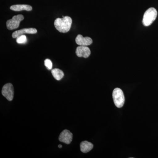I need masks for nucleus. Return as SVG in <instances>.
<instances>
[{"label":"nucleus","mask_w":158,"mask_h":158,"mask_svg":"<svg viewBox=\"0 0 158 158\" xmlns=\"http://www.w3.org/2000/svg\"><path fill=\"white\" fill-rule=\"evenodd\" d=\"M59 139V141L65 144H70L73 140L72 133L68 130H64L60 134Z\"/></svg>","instance_id":"6"},{"label":"nucleus","mask_w":158,"mask_h":158,"mask_svg":"<svg viewBox=\"0 0 158 158\" xmlns=\"http://www.w3.org/2000/svg\"><path fill=\"white\" fill-rule=\"evenodd\" d=\"M94 145L92 143L88 141H82L80 144L81 151L83 153H88L93 148Z\"/></svg>","instance_id":"10"},{"label":"nucleus","mask_w":158,"mask_h":158,"mask_svg":"<svg viewBox=\"0 0 158 158\" xmlns=\"http://www.w3.org/2000/svg\"><path fill=\"white\" fill-rule=\"evenodd\" d=\"M76 42L79 46H87L92 44L93 41L90 37H84L82 35L79 34L75 39Z\"/></svg>","instance_id":"8"},{"label":"nucleus","mask_w":158,"mask_h":158,"mask_svg":"<svg viewBox=\"0 0 158 158\" xmlns=\"http://www.w3.org/2000/svg\"><path fill=\"white\" fill-rule=\"evenodd\" d=\"M44 65L48 69L50 70L52 67V63L49 59H46L44 61Z\"/></svg>","instance_id":"14"},{"label":"nucleus","mask_w":158,"mask_h":158,"mask_svg":"<svg viewBox=\"0 0 158 158\" xmlns=\"http://www.w3.org/2000/svg\"><path fill=\"white\" fill-rule=\"evenodd\" d=\"M72 24V19L69 16L57 18L54 22L55 27L59 32L65 33L69 31Z\"/></svg>","instance_id":"1"},{"label":"nucleus","mask_w":158,"mask_h":158,"mask_svg":"<svg viewBox=\"0 0 158 158\" xmlns=\"http://www.w3.org/2000/svg\"><path fill=\"white\" fill-rule=\"evenodd\" d=\"M91 52L90 48L87 46H79L76 49V54L79 57H84L85 58H88L90 56Z\"/></svg>","instance_id":"7"},{"label":"nucleus","mask_w":158,"mask_h":158,"mask_svg":"<svg viewBox=\"0 0 158 158\" xmlns=\"http://www.w3.org/2000/svg\"><path fill=\"white\" fill-rule=\"evenodd\" d=\"M16 42L19 44L26 43L27 42V37L25 35H21L16 38Z\"/></svg>","instance_id":"13"},{"label":"nucleus","mask_w":158,"mask_h":158,"mask_svg":"<svg viewBox=\"0 0 158 158\" xmlns=\"http://www.w3.org/2000/svg\"><path fill=\"white\" fill-rule=\"evenodd\" d=\"M113 102L117 108L123 106L125 102V97L123 91L119 88L114 89L113 92Z\"/></svg>","instance_id":"3"},{"label":"nucleus","mask_w":158,"mask_h":158,"mask_svg":"<svg viewBox=\"0 0 158 158\" xmlns=\"http://www.w3.org/2000/svg\"><path fill=\"white\" fill-rule=\"evenodd\" d=\"M24 19L22 15H15L11 19L7 21L6 22L7 28L8 30H12L16 29L19 27L20 23Z\"/></svg>","instance_id":"4"},{"label":"nucleus","mask_w":158,"mask_h":158,"mask_svg":"<svg viewBox=\"0 0 158 158\" xmlns=\"http://www.w3.org/2000/svg\"><path fill=\"white\" fill-rule=\"evenodd\" d=\"M10 9L14 11H21L26 10L31 11L32 10V6L27 5H17L12 6L10 7Z\"/></svg>","instance_id":"11"},{"label":"nucleus","mask_w":158,"mask_h":158,"mask_svg":"<svg viewBox=\"0 0 158 158\" xmlns=\"http://www.w3.org/2000/svg\"><path fill=\"white\" fill-rule=\"evenodd\" d=\"M37 32V29L33 28L23 29L13 32L12 34V37L13 38H16L24 34H35Z\"/></svg>","instance_id":"9"},{"label":"nucleus","mask_w":158,"mask_h":158,"mask_svg":"<svg viewBox=\"0 0 158 158\" xmlns=\"http://www.w3.org/2000/svg\"><path fill=\"white\" fill-rule=\"evenodd\" d=\"M157 11L155 8H150L144 12L142 23L145 27H148L155 20L157 16Z\"/></svg>","instance_id":"2"},{"label":"nucleus","mask_w":158,"mask_h":158,"mask_svg":"<svg viewBox=\"0 0 158 158\" xmlns=\"http://www.w3.org/2000/svg\"><path fill=\"white\" fill-rule=\"evenodd\" d=\"M52 73L54 78L57 81H60L64 76V73L59 69H54L52 70Z\"/></svg>","instance_id":"12"},{"label":"nucleus","mask_w":158,"mask_h":158,"mask_svg":"<svg viewBox=\"0 0 158 158\" xmlns=\"http://www.w3.org/2000/svg\"><path fill=\"white\" fill-rule=\"evenodd\" d=\"M58 147L59 148H62V145L61 144H59V145H58Z\"/></svg>","instance_id":"15"},{"label":"nucleus","mask_w":158,"mask_h":158,"mask_svg":"<svg viewBox=\"0 0 158 158\" xmlns=\"http://www.w3.org/2000/svg\"><path fill=\"white\" fill-rule=\"evenodd\" d=\"M2 94L8 100L11 101L14 98V90L13 85L8 83L3 86L2 91Z\"/></svg>","instance_id":"5"}]
</instances>
